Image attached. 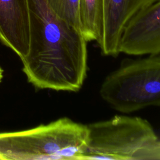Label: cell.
Listing matches in <instances>:
<instances>
[{
	"label": "cell",
	"mask_w": 160,
	"mask_h": 160,
	"mask_svg": "<svg viewBox=\"0 0 160 160\" xmlns=\"http://www.w3.org/2000/svg\"><path fill=\"white\" fill-rule=\"evenodd\" d=\"M27 1L29 49L21 61L28 82L39 89L78 92L87 76L86 40L54 12L47 0Z\"/></svg>",
	"instance_id": "6da1fadb"
},
{
	"label": "cell",
	"mask_w": 160,
	"mask_h": 160,
	"mask_svg": "<svg viewBox=\"0 0 160 160\" xmlns=\"http://www.w3.org/2000/svg\"><path fill=\"white\" fill-rule=\"evenodd\" d=\"M88 142V125L64 117L26 130L0 132V159L81 160Z\"/></svg>",
	"instance_id": "7a4b0ae2"
},
{
	"label": "cell",
	"mask_w": 160,
	"mask_h": 160,
	"mask_svg": "<svg viewBox=\"0 0 160 160\" xmlns=\"http://www.w3.org/2000/svg\"><path fill=\"white\" fill-rule=\"evenodd\" d=\"M87 125L89 142L81 160L160 159V138L145 119L116 115Z\"/></svg>",
	"instance_id": "3957f363"
},
{
	"label": "cell",
	"mask_w": 160,
	"mask_h": 160,
	"mask_svg": "<svg viewBox=\"0 0 160 160\" xmlns=\"http://www.w3.org/2000/svg\"><path fill=\"white\" fill-rule=\"evenodd\" d=\"M99 94L112 109L124 114L160 106V53L120 65L104 78Z\"/></svg>",
	"instance_id": "277c9868"
},
{
	"label": "cell",
	"mask_w": 160,
	"mask_h": 160,
	"mask_svg": "<svg viewBox=\"0 0 160 160\" xmlns=\"http://www.w3.org/2000/svg\"><path fill=\"white\" fill-rule=\"evenodd\" d=\"M156 0H101V16L96 39L102 55L116 57L129 21L138 12Z\"/></svg>",
	"instance_id": "5b68a950"
},
{
	"label": "cell",
	"mask_w": 160,
	"mask_h": 160,
	"mask_svg": "<svg viewBox=\"0 0 160 160\" xmlns=\"http://www.w3.org/2000/svg\"><path fill=\"white\" fill-rule=\"evenodd\" d=\"M119 51L129 55L160 53V0L138 12L127 24Z\"/></svg>",
	"instance_id": "8992f818"
},
{
	"label": "cell",
	"mask_w": 160,
	"mask_h": 160,
	"mask_svg": "<svg viewBox=\"0 0 160 160\" xmlns=\"http://www.w3.org/2000/svg\"><path fill=\"white\" fill-rule=\"evenodd\" d=\"M0 41L21 60L28 54L30 18L27 0H0Z\"/></svg>",
	"instance_id": "52a82bcc"
},
{
	"label": "cell",
	"mask_w": 160,
	"mask_h": 160,
	"mask_svg": "<svg viewBox=\"0 0 160 160\" xmlns=\"http://www.w3.org/2000/svg\"><path fill=\"white\" fill-rule=\"evenodd\" d=\"M79 11L83 37L87 42L96 41L101 21V0H80Z\"/></svg>",
	"instance_id": "ba28073f"
},
{
	"label": "cell",
	"mask_w": 160,
	"mask_h": 160,
	"mask_svg": "<svg viewBox=\"0 0 160 160\" xmlns=\"http://www.w3.org/2000/svg\"><path fill=\"white\" fill-rule=\"evenodd\" d=\"M47 1L51 9L60 18L81 33L79 11L80 0Z\"/></svg>",
	"instance_id": "9c48e42d"
},
{
	"label": "cell",
	"mask_w": 160,
	"mask_h": 160,
	"mask_svg": "<svg viewBox=\"0 0 160 160\" xmlns=\"http://www.w3.org/2000/svg\"><path fill=\"white\" fill-rule=\"evenodd\" d=\"M3 69H2V68L0 66V82H1L2 78H3Z\"/></svg>",
	"instance_id": "30bf717a"
}]
</instances>
